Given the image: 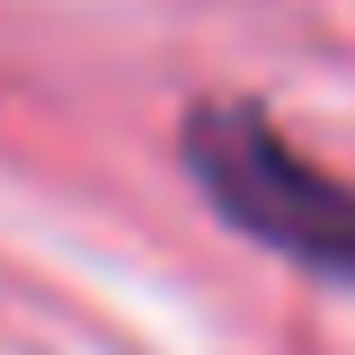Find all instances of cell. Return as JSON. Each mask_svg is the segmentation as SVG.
Instances as JSON below:
<instances>
[{
  "mask_svg": "<svg viewBox=\"0 0 355 355\" xmlns=\"http://www.w3.org/2000/svg\"><path fill=\"white\" fill-rule=\"evenodd\" d=\"M178 151H187L196 196L231 231H249L258 249H275L293 266H320V275H347L355 284V187L311 169L302 151H284L258 107H240V98L187 107Z\"/></svg>",
  "mask_w": 355,
  "mask_h": 355,
  "instance_id": "6da1fadb",
  "label": "cell"
}]
</instances>
